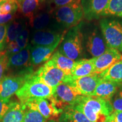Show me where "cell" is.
Here are the masks:
<instances>
[{"label": "cell", "instance_id": "cell-1", "mask_svg": "<svg viewBox=\"0 0 122 122\" xmlns=\"http://www.w3.org/2000/svg\"><path fill=\"white\" fill-rule=\"evenodd\" d=\"M91 122H109L114 110L110 101L94 96H80L74 106Z\"/></svg>", "mask_w": 122, "mask_h": 122}, {"label": "cell", "instance_id": "cell-2", "mask_svg": "<svg viewBox=\"0 0 122 122\" xmlns=\"http://www.w3.org/2000/svg\"><path fill=\"white\" fill-rule=\"evenodd\" d=\"M82 24L70 28L64 35L58 50L61 54L75 61L82 59L84 56Z\"/></svg>", "mask_w": 122, "mask_h": 122}, {"label": "cell", "instance_id": "cell-3", "mask_svg": "<svg viewBox=\"0 0 122 122\" xmlns=\"http://www.w3.org/2000/svg\"><path fill=\"white\" fill-rule=\"evenodd\" d=\"M82 31L84 53H87L88 56L91 57L92 58L99 57L109 48L105 42L100 26L91 24L83 28L82 24Z\"/></svg>", "mask_w": 122, "mask_h": 122}, {"label": "cell", "instance_id": "cell-4", "mask_svg": "<svg viewBox=\"0 0 122 122\" xmlns=\"http://www.w3.org/2000/svg\"><path fill=\"white\" fill-rule=\"evenodd\" d=\"M54 89L35 78L32 75L15 94L20 102L24 105L30 101L50 98L54 94Z\"/></svg>", "mask_w": 122, "mask_h": 122}, {"label": "cell", "instance_id": "cell-5", "mask_svg": "<svg viewBox=\"0 0 122 122\" xmlns=\"http://www.w3.org/2000/svg\"><path fill=\"white\" fill-rule=\"evenodd\" d=\"M81 0L73 4L57 8L54 16L59 26L65 30L79 25L84 18Z\"/></svg>", "mask_w": 122, "mask_h": 122}, {"label": "cell", "instance_id": "cell-6", "mask_svg": "<svg viewBox=\"0 0 122 122\" xmlns=\"http://www.w3.org/2000/svg\"><path fill=\"white\" fill-rule=\"evenodd\" d=\"M100 28L109 48L121 52L122 49V20L112 18H103L100 21Z\"/></svg>", "mask_w": 122, "mask_h": 122}, {"label": "cell", "instance_id": "cell-7", "mask_svg": "<svg viewBox=\"0 0 122 122\" xmlns=\"http://www.w3.org/2000/svg\"><path fill=\"white\" fill-rule=\"evenodd\" d=\"M33 76L50 87L55 88L60 84L65 83L70 76L66 75L50 59L33 73Z\"/></svg>", "mask_w": 122, "mask_h": 122}, {"label": "cell", "instance_id": "cell-8", "mask_svg": "<svg viewBox=\"0 0 122 122\" xmlns=\"http://www.w3.org/2000/svg\"><path fill=\"white\" fill-rule=\"evenodd\" d=\"M28 44L17 53L8 56L7 71L12 75H27L33 74V67L30 63V48Z\"/></svg>", "mask_w": 122, "mask_h": 122}, {"label": "cell", "instance_id": "cell-9", "mask_svg": "<svg viewBox=\"0 0 122 122\" xmlns=\"http://www.w3.org/2000/svg\"><path fill=\"white\" fill-rule=\"evenodd\" d=\"M80 96L82 95L69 84L62 83L55 88L51 99L58 109L63 111L67 107L74 106Z\"/></svg>", "mask_w": 122, "mask_h": 122}, {"label": "cell", "instance_id": "cell-10", "mask_svg": "<svg viewBox=\"0 0 122 122\" xmlns=\"http://www.w3.org/2000/svg\"><path fill=\"white\" fill-rule=\"evenodd\" d=\"M33 74L27 75L5 76L0 82V99L10 100L11 96L22 88Z\"/></svg>", "mask_w": 122, "mask_h": 122}, {"label": "cell", "instance_id": "cell-11", "mask_svg": "<svg viewBox=\"0 0 122 122\" xmlns=\"http://www.w3.org/2000/svg\"><path fill=\"white\" fill-rule=\"evenodd\" d=\"M65 33V30H35L30 36V44L33 46H48L61 43Z\"/></svg>", "mask_w": 122, "mask_h": 122}, {"label": "cell", "instance_id": "cell-12", "mask_svg": "<svg viewBox=\"0 0 122 122\" xmlns=\"http://www.w3.org/2000/svg\"><path fill=\"white\" fill-rule=\"evenodd\" d=\"M102 81L99 75H91L72 78L71 76L66 83L69 84L82 96H92L94 90Z\"/></svg>", "mask_w": 122, "mask_h": 122}, {"label": "cell", "instance_id": "cell-13", "mask_svg": "<svg viewBox=\"0 0 122 122\" xmlns=\"http://www.w3.org/2000/svg\"><path fill=\"white\" fill-rule=\"evenodd\" d=\"M24 105L27 109L37 111L47 120L53 117H58L62 112V111L56 107L51 97L30 101Z\"/></svg>", "mask_w": 122, "mask_h": 122}, {"label": "cell", "instance_id": "cell-14", "mask_svg": "<svg viewBox=\"0 0 122 122\" xmlns=\"http://www.w3.org/2000/svg\"><path fill=\"white\" fill-rule=\"evenodd\" d=\"M120 60H122L120 51L115 49L108 48L102 54L94 58V74H101Z\"/></svg>", "mask_w": 122, "mask_h": 122}, {"label": "cell", "instance_id": "cell-15", "mask_svg": "<svg viewBox=\"0 0 122 122\" xmlns=\"http://www.w3.org/2000/svg\"><path fill=\"white\" fill-rule=\"evenodd\" d=\"M109 0H81L84 18L87 20L98 19L102 16Z\"/></svg>", "mask_w": 122, "mask_h": 122}, {"label": "cell", "instance_id": "cell-16", "mask_svg": "<svg viewBox=\"0 0 122 122\" xmlns=\"http://www.w3.org/2000/svg\"><path fill=\"white\" fill-rule=\"evenodd\" d=\"M30 25L33 31L44 30H64L59 26L54 15L50 12H41L35 14L30 20Z\"/></svg>", "mask_w": 122, "mask_h": 122}, {"label": "cell", "instance_id": "cell-17", "mask_svg": "<svg viewBox=\"0 0 122 122\" xmlns=\"http://www.w3.org/2000/svg\"><path fill=\"white\" fill-rule=\"evenodd\" d=\"M60 43L51 46H33L30 48V63L33 67L49 61Z\"/></svg>", "mask_w": 122, "mask_h": 122}, {"label": "cell", "instance_id": "cell-18", "mask_svg": "<svg viewBox=\"0 0 122 122\" xmlns=\"http://www.w3.org/2000/svg\"><path fill=\"white\" fill-rule=\"evenodd\" d=\"M122 87V83L102 80L94 90L92 96L110 101L116 93Z\"/></svg>", "mask_w": 122, "mask_h": 122}, {"label": "cell", "instance_id": "cell-19", "mask_svg": "<svg viewBox=\"0 0 122 122\" xmlns=\"http://www.w3.org/2000/svg\"><path fill=\"white\" fill-rule=\"evenodd\" d=\"M94 58H84L75 61L71 73L72 78H78L94 74Z\"/></svg>", "mask_w": 122, "mask_h": 122}, {"label": "cell", "instance_id": "cell-20", "mask_svg": "<svg viewBox=\"0 0 122 122\" xmlns=\"http://www.w3.org/2000/svg\"><path fill=\"white\" fill-rule=\"evenodd\" d=\"M26 110L27 107L24 105L14 102L1 122H23Z\"/></svg>", "mask_w": 122, "mask_h": 122}, {"label": "cell", "instance_id": "cell-21", "mask_svg": "<svg viewBox=\"0 0 122 122\" xmlns=\"http://www.w3.org/2000/svg\"><path fill=\"white\" fill-rule=\"evenodd\" d=\"M50 60L58 68L63 71L66 75L71 76V71L74 67L75 61L61 54L58 50L54 53Z\"/></svg>", "mask_w": 122, "mask_h": 122}, {"label": "cell", "instance_id": "cell-22", "mask_svg": "<svg viewBox=\"0 0 122 122\" xmlns=\"http://www.w3.org/2000/svg\"><path fill=\"white\" fill-rule=\"evenodd\" d=\"M59 122H91L84 114L74 106L65 108L59 116Z\"/></svg>", "mask_w": 122, "mask_h": 122}, {"label": "cell", "instance_id": "cell-23", "mask_svg": "<svg viewBox=\"0 0 122 122\" xmlns=\"http://www.w3.org/2000/svg\"><path fill=\"white\" fill-rule=\"evenodd\" d=\"M99 75L103 80L122 83V60L114 64Z\"/></svg>", "mask_w": 122, "mask_h": 122}, {"label": "cell", "instance_id": "cell-24", "mask_svg": "<svg viewBox=\"0 0 122 122\" xmlns=\"http://www.w3.org/2000/svg\"><path fill=\"white\" fill-rule=\"evenodd\" d=\"M18 10L25 17L30 19L34 16L35 12L40 5V0H16Z\"/></svg>", "mask_w": 122, "mask_h": 122}, {"label": "cell", "instance_id": "cell-25", "mask_svg": "<svg viewBox=\"0 0 122 122\" xmlns=\"http://www.w3.org/2000/svg\"><path fill=\"white\" fill-rule=\"evenodd\" d=\"M27 26V24L22 19L13 20L7 24L6 45L14 41L21 31Z\"/></svg>", "mask_w": 122, "mask_h": 122}, {"label": "cell", "instance_id": "cell-26", "mask_svg": "<svg viewBox=\"0 0 122 122\" xmlns=\"http://www.w3.org/2000/svg\"><path fill=\"white\" fill-rule=\"evenodd\" d=\"M115 16L122 19V0H109L102 16Z\"/></svg>", "mask_w": 122, "mask_h": 122}, {"label": "cell", "instance_id": "cell-27", "mask_svg": "<svg viewBox=\"0 0 122 122\" xmlns=\"http://www.w3.org/2000/svg\"><path fill=\"white\" fill-rule=\"evenodd\" d=\"M18 8L16 0H7L1 4L0 7V15L15 14L18 10Z\"/></svg>", "mask_w": 122, "mask_h": 122}, {"label": "cell", "instance_id": "cell-28", "mask_svg": "<svg viewBox=\"0 0 122 122\" xmlns=\"http://www.w3.org/2000/svg\"><path fill=\"white\" fill-rule=\"evenodd\" d=\"M47 121L37 111L28 109L24 114L23 122H46Z\"/></svg>", "mask_w": 122, "mask_h": 122}, {"label": "cell", "instance_id": "cell-29", "mask_svg": "<svg viewBox=\"0 0 122 122\" xmlns=\"http://www.w3.org/2000/svg\"><path fill=\"white\" fill-rule=\"evenodd\" d=\"M29 37H30V30L27 26H26L19 33L14 42L22 50L28 45Z\"/></svg>", "mask_w": 122, "mask_h": 122}, {"label": "cell", "instance_id": "cell-30", "mask_svg": "<svg viewBox=\"0 0 122 122\" xmlns=\"http://www.w3.org/2000/svg\"><path fill=\"white\" fill-rule=\"evenodd\" d=\"M110 102L114 111H122V87L111 98Z\"/></svg>", "mask_w": 122, "mask_h": 122}, {"label": "cell", "instance_id": "cell-31", "mask_svg": "<svg viewBox=\"0 0 122 122\" xmlns=\"http://www.w3.org/2000/svg\"><path fill=\"white\" fill-rule=\"evenodd\" d=\"M7 61L8 57L5 51L0 52V82L4 78L7 71Z\"/></svg>", "mask_w": 122, "mask_h": 122}, {"label": "cell", "instance_id": "cell-32", "mask_svg": "<svg viewBox=\"0 0 122 122\" xmlns=\"http://www.w3.org/2000/svg\"><path fill=\"white\" fill-rule=\"evenodd\" d=\"M7 24H0V52L5 50L6 46Z\"/></svg>", "mask_w": 122, "mask_h": 122}, {"label": "cell", "instance_id": "cell-33", "mask_svg": "<svg viewBox=\"0 0 122 122\" xmlns=\"http://www.w3.org/2000/svg\"><path fill=\"white\" fill-rule=\"evenodd\" d=\"M14 101H11L10 100H4L0 99V122L4 118L7 111L14 104Z\"/></svg>", "mask_w": 122, "mask_h": 122}, {"label": "cell", "instance_id": "cell-34", "mask_svg": "<svg viewBox=\"0 0 122 122\" xmlns=\"http://www.w3.org/2000/svg\"><path fill=\"white\" fill-rule=\"evenodd\" d=\"M77 0H51V3L57 8L73 4Z\"/></svg>", "mask_w": 122, "mask_h": 122}, {"label": "cell", "instance_id": "cell-35", "mask_svg": "<svg viewBox=\"0 0 122 122\" xmlns=\"http://www.w3.org/2000/svg\"><path fill=\"white\" fill-rule=\"evenodd\" d=\"M109 120L114 122H122V111H113Z\"/></svg>", "mask_w": 122, "mask_h": 122}, {"label": "cell", "instance_id": "cell-36", "mask_svg": "<svg viewBox=\"0 0 122 122\" xmlns=\"http://www.w3.org/2000/svg\"><path fill=\"white\" fill-rule=\"evenodd\" d=\"M46 122H57V120L53 119H50L47 120Z\"/></svg>", "mask_w": 122, "mask_h": 122}, {"label": "cell", "instance_id": "cell-37", "mask_svg": "<svg viewBox=\"0 0 122 122\" xmlns=\"http://www.w3.org/2000/svg\"><path fill=\"white\" fill-rule=\"evenodd\" d=\"M7 1V0H0V2L3 3L4 2H5V1Z\"/></svg>", "mask_w": 122, "mask_h": 122}, {"label": "cell", "instance_id": "cell-38", "mask_svg": "<svg viewBox=\"0 0 122 122\" xmlns=\"http://www.w3.org/2000/svg\"><path fill=\"white\" fill-rule=\"evenodd\" d=\"M109 122H112V121H111V120H109Z\"/></svg>", "mask_w": 122, "mask_h": 122}, {"label": "cell", "instance_id": "cell-39", "mask_svg": "<svg viewBox=\"0 0 122 122\" xmlns=\"http://www.w3.org/2000/svg\"><path fill=\"white\" fill-rule=\"evenodd\" d=\"M121 52H122V51H121Z\"/></svg>", "mask_w": 122, "mask_h": 122}]
</instances>
